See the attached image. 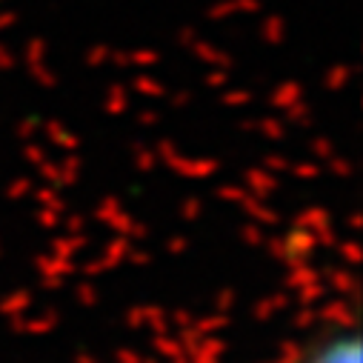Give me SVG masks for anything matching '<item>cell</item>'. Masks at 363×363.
Segmentation results:
<instances>
[{
  "label": "cell",
  "instance_id": "obj_1",
  "mask_svg": "<svg viewBox=\"0 0 363 363\" xmlns=\"http://www.w3.org/2000/svg\"><path fill=\"white\" fill-rule=\"evenodd\" d=\"M306 363H360V340L357 335H335Z\"/></svg>",
  "mask_w": 363,
  "mask_h": 363
}]
</instances>
